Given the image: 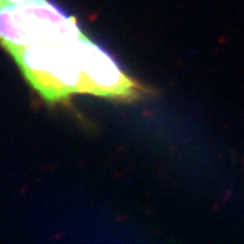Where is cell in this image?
<instances>
[{"label":"cell","instance_id":"cell-1","mask_svg":"<svg viewBox=\"0 0 244 244\" xmlns=\"http://www.w3.org/2000/svg\"><path fill=\"white\" fill-rule=\"evenodd\" d=\"M6 50L31 86L50 103L74 94L130 101L145 92L109 52L86 35L69 43L44 42Z\"/></svg>","mask_w":244,"mask_h":244},{"label":"cell","instance_id":"cell-2","mask_svg":"<svg viewBox=\"0 0 244 244\" xmlns=\"http://www.w3.org/2000/svg\"><path fill=\"white\" fill-rule=\"evenodd\" d=\"M84 35L74 16L49 0H0V44L5 49L69 43Z\"/></svg>","mask_w":244,"mask_h":244},{"label":"cell","instance_id":"cell-3","mask_svg":"<svg viewBox=\"0 0 244 244\" xmlns=\"http://www.w3.org/2000/svg\"><path fill=\"white\" fill-rule=\"evenodd\" d=\"M6 1H11V2H19V1H24V0H6Z\"/></svg>","mask_w":244,"mask_h":244}]
</instances>
